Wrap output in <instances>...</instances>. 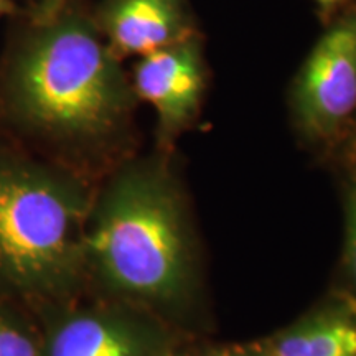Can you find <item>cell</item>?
<instances>
[{"label":"cell","instance_id":"9","mask_svg":"<svg viewBox=\"0 0 356 356\" xmlns=\"http://www.w3.org/2000/svg\"><path fill=\"white\" fill-rule=\"evenodd\" d=\"M43 327L33 310L0 296V356H42Z\"/></svg>","mask_w":356,"mask_h":356},{"label":"cell","instance_id":"15","mask_svg":"<svg viewBox=\"0 0 356 356\" xmlns=\"http://www.w3.org/2000/svg\"><path fill=\"white\" fill-rule=\"evenodd\" d=\"M167 356H172V353H170V355H167Z\"/></svg>","mask_w":356,"mask_h":356},{"label":"cell","instance_id":"14","mask_svg":"<svg viewBox=\"0 0 356 356\" xmlns=\"http://www.w3.org/2000/svg\"><path fill=\"white\" fill-rule=\"evenodd\" d=\"M12 6L8 0H0V15H3V13H7L8 10H10Z\"/></svg>","mask_w":356,"mask_h":356},{"label":"cell","instance_id":"1","mask_svg":"<svg viewBox=\"0 0 356 356\" xmlns=\"http://www.w3.org/2000/svg\"><path fill=\"white\" fill-rule=\"evenodd\" d=\"M86 277L102 299L149 314L180 309L193 291L195 266L184 213L172 185L149 167H131L92 203Z\"/></svg>","mask_w":356,"mask_h":356},{"label":"cell","instance_id":"6","mask_svg":"<svg viewBox=\"0 0 356 356\" xmlns=\"http://www.w3.org/2000/svg\"><path fill=\"white\" fill-rule=\"evenodd\" d=\"M136 91L157 113L163 131L173 132L193 118L203 89L197 47L178 42L142 56L134 74Z\"/></svg>","mask_w":356,"mask_h":356},{"label":"cell","instance_id":"3","mask_svg":"<svg viewBox=\"0 0 356 356\" xmlns=\"http://www.w3.org/2000/svg\"><path fill=\"white\" fill-rule=\"evenodd\" d=\"M12 108L29 127L53 137L111 131L129 89L111 53L83 20H53L25 47L8 79Z\"/></svg>","mask_w":356,"mask_h":356},{"label":"cell","instance_id":"7","mask_svg":"<svg viewBox=\"0 0 356 356\" xmlns=\"http://www.w3.org/2000/svg\"><path fill=\"white\" fill-rule=\"evenodd\" d=\"M256 346L262 356H356V300L340 292Z\"/></svg>","mask_w":356,"mask_h":356},{"label":"cell","instance_id":"4","mask_svg":"<svg viewBox=\"0 0 356 356\" xmlns=\"http://www.w3.org/2000/svg\"><path fill=\"white\" fill-rule=\"evenodd\" d=\"M43 327L42 356H167L170 343L155 315L102 299L78 300L38 314Z\"/></svg>","mask_w":356,"mask_h":356},{"label":"cell","instance_id":"12","mask_svg":"<svg viewBox=\"0 0 356 356\" xmlns=\"http://www.w3.org/2000/svg\"><path fill=\"white\" fill-rule=\"evenodd\" d=\"M66 0H44L42 7L38 8V20L43 24H50V22L56 20V15L63 8Z\"/></svg>","mask_w":356,"mask_h":356},{"label":"cell","instance_id":"5","mask_svg":"<svg viewBox=\"0 0 356 356\" xmlns=\"http://www.w3.org/2000/svg\"><path fill=\"white\" fill-rule=\"evenodd\" d=\"M302 126L317 139H333L356 119V8L318 40L296 91Z\"/></svg>","mask_w":356,"mask_h":356},{"label":"cell","instance_id":"13","mask_svg":"<svg viewBox=\"0 0 356 356\" xmlns=\"http://www.w3.org/2000/svg\"><path fill=\"white\" fill-rule=\"evenodd\" d=\"M315 2H317L322 8H325V10H332V8L340 6L343 0H315Z\"/></svg>","mask_w":356,"mask_h":356},{"label":"cell","instance_id":"10","mask_svg":"<svg viewBox=\"0 0 356 356\" xmlns=\"http://www.w3.org/2000/svg\"><path fill=\"white\" fill-rule=\"evenodd\" d=\"M343 181V248H341V280L343 293L356 300V137L346 152Z\"/></svg>","mask_w":356,"mask_h":356},{"label":"cell","instance_id":"8","mask_svg":"<svg viewBox=\"0 0 356 356\" xmlns=\"http://www.w3.org/2000/svg\"><path fill=\"white\" fill-rule=\"evenodd\" d=\"M104 26L114 50L147 56L181 42L184 19L177 0H111Z\"/></svg>","mask_w":356,"mask_h":356},{"label":"cell","instance_id":"2","mask_svg":"<svg viewBox=\"0 0 356 356\" xmlns=\"http://www.w3.org/2000/svg\"><path fill=\"white\" fill-rule=\"evenodd\" d=\"M91 208L74 177L0 150V296L37 315L78 300Z\"/></svg>","mask_w":356,"mask_h":356},{"label":"cell","instance_id":"11","mask_svg":"<svg viewBox=\"0 0 356 356\" xmlns=\"http://www.w3.org/2000/svg\"><path fill=\"white\" fill-rule=\"evenodd\" d=\"M202 356H262L259 348L256 343L249 345H231V346H222V348L210 350L208 353Z\"/></svg>","mask_w":356,"mask_h":356}]
</instances>
